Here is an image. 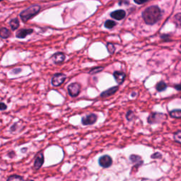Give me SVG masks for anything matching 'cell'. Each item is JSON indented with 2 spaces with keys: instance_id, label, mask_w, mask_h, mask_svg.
<instances>
[{
  "instance_id": "obj_3",
  "label": "cell",
  "mask_w": 181,
  "mask_h": 181,
  "mask_svg": "<svg viewBox=\"0 0 181 181\" xmlns=\"http://www.w3.org/2000/svg\"><path fill=\"white\" fill-rule=\"evenodd\" d=\"M166 115L161 113H151L147 118V122L149 124L162 123L166 120Z\"/></svg>"
},
{
  "instance_id": "obj_33",
  "label": "cell",
  "mask_w": 181,
  "mask_h": 181,
  "mask_svg": "<svg viewBox=\"0 0 181 181\" xmlns=\"http://www.w3.org/2000/svg\"><path fill=\"white\" fill-rule=\"evenodd\" d=\"M180 48H181V46H180Z\"/></svg>"
},
{
  "instance_id": "obj_26",
  "label": "cell",
  "mask_w": 181,
  "mask_h": 181,
  "mask_svg": "<svg viewBox=\"0 0 181 181\" xmlns=\"http://www.w3.org/2000/svg\"><path fill=\"white\" fill-rule=\"evenodd\" d=\"M151 158L153 159H159V158H162V154L159 152H156L151 156Z\"/></svg>"
},
{
  "instance_id": "obj_2",
  "label": "cell",
  "mask_w": 181,
  "mask_h": 181,
  "mask_svg": "<svg viewBox=\"0 0 181 181\" xmlns=\"http://www.w3.org/2000/svg\"><path fill=\"white\" fill-rule=\"evenodd\" d=\"M40 9H41V6L39 5H33V6L28 7V9L22 11L20 14V16L24 22H26L29 19H31L32 17L34 16L35 15L38 14Z\"/></svg>"
},
{
  "instance_id": "obj_9",
  "label": "cell",
  "mask_w": 181,
  "mask_h": 181,
  "mask_svg": "<svg viewBox=\"0 0 181 181\" xmlns=\"http://www.w3.org/2000/svg\"><path fill=\"white\" fill-rule=\"evenodd\" d=\"M119 87L118 86H113L110 88L107 89V90L103 91L101 93V98H108L109 96H113L118 91Z\"/></svg>"
},
{
  "instance_id": "obj_11",
  "label": "cell",
  "mask_w": 181,
  "mask_h": 181,
  "mask_svg": "<svg viewBox=\"0 0 181 181\" xmlns=\"http://www.w3.org/2000/svg\"><path fill=\"white\" fill-rule=\"evenodd\" d=\"M113 76L115 78L116 82L118 84H122L125 79L126 74L123 72V71H116L113 73Z\"/></svg>"
},
{
  "instance_id": "obj_21",
  "label": "cell",
  "mask_w": 181,
  "mask_h": 181,
  "mask_svg": "<svg viewBox=\"0 0 181 181\" xmlns=\"http://www.w3.org/2000/svg\"><path fill=\"white\" fill-rule=\"evenodd\" d=\"M7 181H24V178L21 176H19V175H14L10 176Z\"/></svg>"
},
{
  "instance_id": "obj_31",
  "label": "cell",
  "mask_w": 181,
  "mask_h": 181,
  "mask_svg": "<svg viewBox=\"0 0 181 181\" xmlns=\"http://www.w3.org/2000/svg\"><path fill=\"white\" fill-rule=\"evenodd\" d=\"M26 181H33V180H26Z\"/></svg>"
},
{
  "instance_id": "obj_1",
  "label": "cell",
  "mask_w": 181,
  "mask_h": 181,
  "mask_svg": "<svg viewBox=\"0 0 181 181\" xmlns=\"http://www.w3.org/2000/svg\"><path fill=\"white\" fill-rule=\"evenodd\" d=\"M161 14V10L157 6H152L143 11L142 17L147 24L153 25L159 20Z\"/></svg>"
},
{
  "instance_id": "obj_19",
  "label": "cell",
  "mask_w": 181,
  "mask_h": 181,
  "mask_svg": "<svg viewBox=\"0 0 181 181\" xmlns=\"http://www.w3.org/2000/svg\"><path fill=\"white\" fill-rule=\"evenodd\" d=\"M10 26H11L12 30H16L19 28V21L17 19H14L11 20L10 22Z\"/></svg>"
},
{
  "instance_id": "obj_20",
  "label": "cell",
  "mask_w": 181,
  "mask_h": 181,
  "mask_svg": "<svg viewBox=\"0 0 181 181\" xmlns=\"http://www.w3.org/2000/svg\"><path fill=\"white\" fill-rule=\"evenodd\" d=\"M173 139L175 142L181 144V130L177 131L176 132L173 134Z\"/></svg>"
},
{
  "instance_id": "obj_13",
  "label": "cell",
  "mask_w": 181,
  "mask_h": 181,
  "mask_svg": "<svg viewBox=\"0 0 181 181\" xmlns=\"http://www.w3.org/2000/svg\"><path fill=\"white\" fill-rule=\"evenodd\" d=\"M64 59H65V55L63 53H56L53 56V60L55 64H60L63 62Z\"/></svg>"
},
{
  "instance_id": "obj_27",
  "label": "cell",
  "mask_w": 181,
  "mask_h": 181,
  "mask_svg": "<svg viewBox=\"0 0 181 181\" xmlns=\"http://www.w3.org/2000/svg\"><path fill=\"white\" fill-rule=\"evenodd\" d=\"M7 108V106L4 103H0V110H4Z\"/></svg>"
},
{
  "instance_id": "obj_15",
  "label": "cell",
  "mask_w": 181,
  "mask_h": 181,
  "mask_svg": "<svg viewBox=\"0 0 181 181\" xmlns=\"http://www.w3.org/2000/svg\"><path fill=\"white\" fill-rule=\"evenodd\" d=\"M166 88H167L166 84L164 81H159V82L157 84V86H156V88H157V90L158 92H162V91H165Z\"/></svg>"
},
{
  "instance_id": "obj_22",
  "label": "cell",
  "mask_w": 181,
  "mask_h": 181,
  "mask_svg": "<svg viewBox=\"0 0 181 181\" xmlns=\"http://www.w3.org/2000/svg\"><path fill=\"white\" fill-rule=\"evenodd\" d=\"M115 25H116V23L115 21H110V20H108V21H106V22L105 23V27L107 28L110 29V28H113Z\"/></svg>"
},
{
  "instance_id": "obj_10",
  "label": "cell",
  "mask_w": 181,
  "mask_h": 181,
  "mask_svg": "<svg viewBox=\"0 0 181 181\" xmlns=\"http://www.w3.org/2000/svg\"><path fill=\"white\" fill-rule=\"evenodd\" d=\"M130 160L134 165V167H139L143 163L142 158L141 157L136 154H132L130 157Z\"/></svg>"
},
{
  "instance_id": "obj_29",
  "label": "cell",
  "mask_w": 181,
  "mask_h": 181,
  "mask_svg": "<svg viewBox=\"0 0 181 181\" xmlns=\"http://www.w3.org/2000/svg\"><path fill=\"white\" fill-rule=\"evenodd\" d=\"M174 88L176 89L177 91H181V84H177L174 86Z\"/></svg>"
},
{
  "instance_id": "obj_24",
  "label": "cell",
  "mask_w": 181,
  "mask_h": 181,
  "mask_svg": "<svg viewBox=\"0 0 181 181\" xmlns=\"http://www.w3.org/2000/svg\"><path fill=\"white\" fill-rule=\"evenodd\" d=\"M134 118H135V114H134L132 110H129L127 114H126V118L129 121H132Z\"/></svg>"
},
{
  "instance_id": "obj_14",
  "label": "cell",
  "mask_w": 181,
  "mask_h": 181,
  "mask_svg": "<svg viewBox=\"0 0 181 181\" xmlns=\"http://www.w3.org/2000/svg\"><path fill=\"white\" fill-rule=\"evenodd\" d=\"M33 32V30L32 29H24L20 31L18 33H17L16 36L20 38H25L26 36H28L30 33H31Z\"/></svg>"
},
{
  "instance_id": "obj_8",
  "label": "cell",
  "mask_w": 181,
  "mask_h": 181,
  "mask_svg": "<svg viewBox=\"0 0 181 181\" xmlns=\"http://www.w3.org/2000/svg\"><path fill=\"white\" fill-rule=\"evenodd\" d=\"M44 163V157L43 154L42 153H38L37 155V157L35 159L34 165H33V168L35 170H38L41 168L42 166H43Z\"/></svg>"
},
{
  "instance_id": "obj_23",
  "label": "cell",
  "mask_w": 181,
  "mask_h": 181,
  "mask_svg": "<svg viewBox=\"0 0 181 181\" xmlns=\"http://www.w3.org/2000/svg\"><path fill=\"white\" fill-rule=\"evenodd\" d=\"M103 69V67H95V68H93L92 69H91L90 71H89V74H96L97 73L101 72V71H102Z\"/></svg>"
},
{
  "instance_id": "obj_7",
  "label": "cell",
  "mask_w": 181,
  "mask_h": 181,
  "mask_svg": "<svg viewBox=\"0 0 181 181\" xmlns=\"http://www.w3.org/2000/svg\"><path fill=\"white\" fill-rule=\"evenodd\" d=\"M66 75H64V74L62 73L56 74H54L53 79H52V84H53L54 86H59L64 83Z\"/></svg>"
},
{
  "instance_id": "obj_17",
  "label": "cell",
  "mask_w": 181,
  "mask_h": 181,
  "mask_svg": "<svg viewBox=\"0 0 181 181\" xmlns=\"http://www.w3.org/2000/svg\"><path fill=\"white\" fill-rule=\"evenodd\" d=\"M169 114L173 118H181V110H179V109H175V110H171Z\"/></svg>"
},
{
  "instance_id": "obj_6",
  "label": "cell",
  "mask_w": 181,
  "mask_h": 181,
  "mask_svg": "<svg viewBox=\"0 0 181 181\" xmlns=\"http://www.w3.org/2000/svg\"><path fill=\"white\" fill-rule=\"evenodd\" d=\"M98 163L101 167L108 168L110 167L113 164V159L110 156L103 155L98 159Z\"/></svg>"
},
{
  "instance_id": "obj_28",
  "label": "cell",
  "mask_w": 181,
  "mask_h": 181,
  "mask_svg": "<svg viewBox=\"0 0 181 181\" xmlns=\"http://www.w3.org/2000/svg\"><path fill=\"white\" fill-rule=\"evenodd\" d=\"M148 0H135V3H137L138 4H142L145 2H147Z\"/></svg>"
},
{
  "instance_id": "obj_5",
  "label": "cell",
  "mask_w": 181,
  "mask_h": 181,
  "mask_svg": "<svg viewBox=\"0 0 181 181\" xmlns=\"http://www.w3.org/2000/svg\"><path fill=\"white\" fill-rule=\"evenodd\" d=\"M98 120V116L94 113H90L88 115L84 116L81 119V123L84 125H91L96 123Z\"/></svg>"
},
{
  "instance_id": "obj_4",
  "label": "cell",
  "mask_w": 181,
  "mask_h": 181,
  "mask_svg": "<svg viewBox=\"0 0 181 181\" xmlns=\"http://www.w3.org/2000/svg\"><path fill=\"white\" fill-rule=\"evenodd\" d=\"M69 96L71 97H76L81 91V85L79 83H72L69 84L67 87Z\"/></svg>"
},
{
  "instance_id": "obj_16",
  "label": "cell",
  "mask_w": 181,
  "mask_h": 181,
  "mask_svg": "<svg viewBox=\"0 0 181 181\" xmlns=\"http://www.w3.org/2000/svg\"><path fill=\"white\" fill-rule=\"evenodd\" d=\"M11 35V33H10V31L9 29H7L6 28H2L0 29V36L3 38H9Z\"/></svg>"
},
{
  "instance_id": "obj_12",
  "label": "cell",
  "mask_w": 181,
  "mask_h": 181,
  "mask_svg": "<svg viewBox=\"0 0 181 181\" xmlns=\"http://www.w3.org/2000/svg\"><path fill=\"white\" fill-rule=\"evenodd\" d=\"M125 11H124L123 10H117V11H115L111 13L110 16L113 17V19L116 20H121L124 19L125 17Z\"/></svg>"
},
{
  "instance_id": "obj_32",
  "label": "cell",
  "mask_w": 181,
  "mask_h": 181,
  "mask_svg": "<svg viewBox=\"0 0 181 181\" xmlns=\"http://www.w3.org/2000/svg\"><path fill=\"white\" fill-rule=\"evenodd\" d=\"M2 1H3V0H0V2H2Z\"/></svg>"
},
{
  "instance_id": "obj_30",
  "label": "cell",
  "mask_w": 181,
  "mask_h": 181,
  "mask_svg": "<svg viewBox=\"0 0 181 181\" xmlns=\"http://www.w3.org/2000/svg\"><path fill=\"white\" fill-rule=\"evenodd\" d=\"M21 69H14V70H13V73L14 74H18L19 72H21Z\"/></svg>"
},
{
  "instance_id": "obj_18",
  "label": "cell",
  "mask_w": 181,
  "mask_h": 181,
  "mask_svg": "<svg viewBox=\"0 0 181 181\" xmlns=\"http://www.w3.org/2000/svg\"><path fill=\"white\" fill-rule=\"evenodd\" d=\"M173 21H174L175 24L178 27L181 28V13L175 15L174 16V19H173Z\"/></svg>"
},
{
  "instance_id": "obj_25",
  "label": "cell",
  "mask_w": 181,
  "mask_h": 181,
  "mask_svg": "<svg viewBox=\"0 0 181 181\" xmlns=\"http://www.w3.org/2000/svg\"><path fill=\"white\" fill-rule=\"evenodd\" d=\"M107 48H108L109 53H110V54H113L115 50V46H114L112 43H108L107 45Z\"/></svg>"
}]
</instances>
